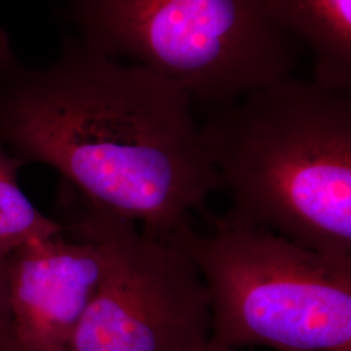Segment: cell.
Returning a JSON list of instances; mask_svg holds the SVG:
<instances>
[{"instance_id":"cell-6","label":"cell","mask_w":351,"mask_h":351,"mask_svg":"<svg viewBox=\"0 0 351 351\" xmlns=\"http://www.w3.org/2000/svg\"><path fill=\"white\" fill-rule=\"evenodd\" d=\"M34 239L5 256L13 333L23 351H68L82 315L106 272V249L94 233L73 224Z\"/></svg>"},{"instance_id":"cell-3","label":"cell","mask_w":351,"mask_h":351,"mask_svg":"<svg viewBox=\"0 0 351 351\" xmlns=\"http://www.w3.org/2000/svg\"><path fill=\"white\" fill-rule=\"evenodd\" d=\"M213 223L211 236L186 224L167 239L204 281L213 341L237 350L351 351V258L267 228Z\"/></svg>"},{"instance_id":"cell-9","label":"cell","mask_w":351,"mask_h":351,"mask_svg":"<svg viewBox=\"0 0 351 351\" xmlns=\"http://www.w3.org/2000/svg\"><path fill=\"white\" fill-rule=\"evenodd\" d=\"M16 343L12 315L8 301L5 258H0V351H10Z\"/></svg>"},{"instance_id":"cell-8","label":"cell","mask_w":351,"mask_h":351,"mask_svg":"<svg viewBox=\"0 0 351 351\" xmlns=\"http://www.w3.org/2000/svg\"><path fill=\"white\" fill-rule=\"evenodd\" d=\"M23 164L0 141V258L30 241L50 239L66 229L39 213L23 193L17 181Z\"/></svg>"},{"instance_id":"cell-11","label":"cell","mask_w":351,"mask_h":351,"mask_svg":"<svg viewBox=\"0 0 351 351\" xmlns=\"http://www.w3.org/2000/svg\"><path fill=\"white\" fill-rule=\"evenodd\" d=\"M10 351H23V350H21V349H20V348H19V346H17V343H14V345H13L12 348H11V349H10Z\"/></svg>"},{"instance_id":"cell-1","label":"cell","mask_w":351,"mask_h":351,"mask_svg":"<svg viewBox=\"0 0 351 351\" xmlns=\"http://www.w3.org/2000/svg\"><path fill=\"white\" fill-rule=\"evenodd\" d=\"M0 141L23 163L55 168L82 201L168 239L223 189L191 98L141 64L82 39L40 71L0 47Z\"/></svg>"},{"instance_id":"cell-4","label":"cell","mask_w":351,"mask_h":351,"mask_svg":"<svg viewBox=\"0 0 351 351\" xmlns=\"http://www.w3.org/2000/svg\"><path fill=\"white\" fill-rule=\"evenodd\" d=\"M82 40L216 108L293 75L300 42L271 0H69Z\"/></svg>"},{"instance_id":"cell-5","label":"cell","mask_w":351,"mask_h":351,"mask_svg":"<svg viewBox=\"0 0 351 351\" xmlns=\"http://www.w3.org/2000/svg\"><path fill=\"white\" fill-rule=\"evenodd\" d=\"M75 226L101 239L107 265L68 351H203L208 293L188 255L137 224L85 201Z\"/></svg>"},{"instance_id":"cell-10","label":"cell","mask_w":351,"mask_h":351,"mask_svg":"<svg viewBox=\"0 0 351 351\" xmlns=\"http://www.w3.org/2000/svg\"><path fill=\"white\" fill-rule=\"evenodd\" d=\"M203 351H239L237 349H232V348H228V346H224V345H220V343H217V342H215V341H210V343L206 346V349Z\"/></svg>"},{"instance_id":"cell-2","label":"cell","mask_w":351,"mask_h":351,"mask_svg":"<svg viewBox=\"0 0 351 351\" xmlns=\"http://www.w3.org/2000/svg\"><path fill=\"white\" fill-rule=\"evenodd\" d=\"M199 134L233 201L221 221L351 258V91L289 75L216 108Z\"/></svg>"},{"instance_id":"cell-7","label":"cell","mask_w":351,"mask_h":351,"mask_svg":"<svg viewBox=\"0 0 351 351\" xmlns=\"http://www.w3.org/2000/svg\"><path fill=\"white\" fill-rule=\"evenodd\" d=\"M278 23L314 53V81L351 91V0H271Z\"/></svg>"}]
</instances>
